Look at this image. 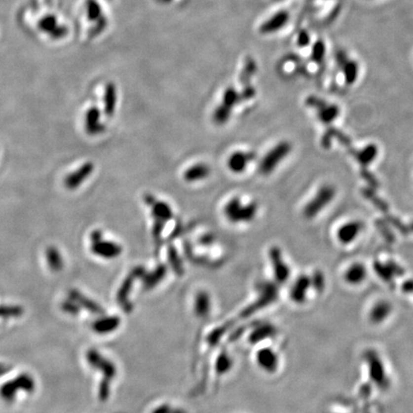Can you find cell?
<instances>
[{"instance_id": "1", "label": "cell", "mask_w": 413, "mask_h": 413, "mask_svg": "<svg viewBox=\"0 0 413 413\" xmlns=\"http://www.w3.org/2000/svg\"><path fill=\"white\" fill-rule=\"evenodd\" d=\"M82 13L87 24V38H101L110 27L108 5L102 0H84Z\"/></svg>"}, {"instance_id": "2", "label": "cell", "mask_w": 413, "mask_h": 413, "mask_svg": "<svg viewBox=\"0 0 413 413\" xmlns=\"http://www.w3.org/2000/svg\"><path fill=\"white\" fill-rule=\"evenodd\" d=\"M36 389V381L34 377L27 373H20L14 379L4 382L0 386V398L7 402L12 403L15 401L18 392L23 391L26 393H33Z\"/></svg>"}, {"instance_id": "3", "label": "cell", "mask_w": 413, "mask_h": 413, "mask_svg": "<svg viewBox=\"0 0 413 413\" xmlns=\"http://www.w3.org/2000/svg\"><path fill=\"white\" fill-rule=\"evenodd\" d=\"M225 214L232 223L250 222L258 213V205L253 202L243 206L239 198L234 197L229 201L225 207Z\"/></svg>"}, {"instance_id": "4", "label": "cell", "mask_w": 413, "mask_h": 413, "mask_svg": "<svg viewBox=\"0 0 413 413\" xmlns=\"http://www.w3.org/2000/svg\"><path fill=\"white\" fill-rule=\"evenodd\" d=\"M336 195V189L334 187L325 185L318 190L316 195L306 205L303 214L306 218L312 219L323 211L328 206Z\"/></svg>"}, {"instance_id": "5", "label": "cell", "mask_w": 413, "mask_h": 413, "mask_svg": "<svg viewBox=\"0 0 413 413\" xmlns=\"http://www.w3.org/2000/svg\"><path fill=\"white\" fill-rule=\"evenodd\" d=\"M292 147L287 142H281L277 144L262 159L260 165V170L263 174H269L275 170V168L289 155Z\"/></svg>"}, {"instance_id": "6", "label": "cell", "mask_w": 413, "mask_h": 413, "mask_svg": "<svg viewBox=\"0 0 413 413\" xmlns=\"http://www.w3.org/2000/svg\"><path fill=\"white\" fill-rule=\"evenodd\" d=\"M94 171V165L91 162H86L81 165L75 171L68 174L64 179V186L66 188L73 190L79 188L81 184L88 179Z\"/></svg>"}, {"instance_id": "7", "label": "cell", "mask_w": 413, "mask_h": 413, "mask_svg": "<svg viewBox=\"0 0 413 413\" xmlns=\"http://www.w3.org/2000/svg\"><path fill=\"white\" fill-rule=\"evenodd\" d=\"M38 27L40 30L47 33L51 38H53V39H62L69 33L68 28L60 24L55 15H49L44 16L39 21Z\"/></svg>"}, {"instance_id": "8", "label": "cell", "mask_w": 413, "mask_h": 413, "mask_svg": "<svg viewBox=\"0 0 413 413\" xmlns=\"http://www.w3.org/2000/svg\"><path fill=\"white\" fill-rule=\"evenodd\" d=\"M92 253L104 259H114L122 254V247L117 243L102 239L91 242Z\"/></svg>"}, {"instance_id": "9", "label": "cell", "mask_w": 413, "mask_h": 413, "mask_svg": "<svg viewBox=\"0 0 413 413\" xmlns=\"http://www.w3.org/2000/svg\"><path fill=\"white\" fill-rule=\"evenodd\" d=\"M145 202L151 207L153 217L157 221H161L166 223L170 220L173 216L172 210L167 203L162 201H157L154 196L150 194H147L145 196Z\"/></svg>"}, {"instance_id": "10", "label": "cell", "mask_w": 413, "mask_h": 413, "mask_svg": "<svg viewBox=\"0 0 413 413\" xmlns=\"http://www.w3.org/2000/svg\"><path fill=\"white\" fill-rule=\"evenodd\" d=\"M362 229L363 225L360 221H349L338 228L337 232L338 239L342 244H350L359 236Z\"/></svg>"}, {"instance_id": "11", "label": "cell", "mask_w": 413, "mask_h": 413, "mask_svg": "<svg viewBox=\"0 0 413 413\" xmlns=\"http://www.w3.org/2000/svg\"><path fill=\"white\" fill-rule=\"evenodd\" d=\"M85 130L89 135H98L106 130L105 124L101 122V111L97 107H92L85 115Z\"/></svg>"}, {"instance_id": "12", "label": "cell", "mask_w": 413, "mask_h": 413, "mask_svg": "<svg viewBox=\"0 0 413 413\" xmlns=\"http://www.w3.org/2000/svg\"><path fill=\"white\" fill-rule=\"evenodd\" d=\"M256 158L254 152L237 151L231 154L228 160V167L234 173L243 172L247 166Z\"/></svg>"}, {"instance_id": "13", "label": "cell", "mask_w": 413, "mask_h": 413, "mask_svg": "<svg viewBox=\"0 0 413 413\" xmlns=\"http://www.w3.org/2000/svg\"><path fill=\"white\" fill-rule=\"evenodd\" d=\"M257 361L261 368L268 372H273L276 369L278 359L275 352L271 350L270 348H264L261 349L258 353Z\"/></svg>"}, {"instance_id": "14", "label": "cell", "mask_w": 413, "mask_h": 413, "mask_svg": "<svg viewBox=\"0 0 413 413\" xmlns=\"http://www.w3.org/2000/svg\"><path fill=\"white\" fill-rule=\"evenodd\" d=\"M87 361L92 367L102 368L108 379L113 378L114 374H116V369L109 362L103 359L95 350H90L87 353Z\"/></svg>"}, {"instance_id": "15", "label": "cell", "mask_w": 413, "mask_h": 413, "mask_svg": "<svg viewBox=\"0 0 413 413\" xmlns=\"http://www.w3.org/2000/svg\"><path fill=\"white\" fill-rule=\"evenodd\" d=\"M117 105V88L113 82H108L105 88L104 96V110L106 115L111 117L116 109Z\"/></svg>"}, {"instance_id": "16", "label": "cell", "mask_w": 413, "mask_h": 413, "mask_svg": "<svg viewBox=\"0 0 413 413\" xmlns=\"http://www.w3.org/2000/svg\"><path fill=\"white\" fill-rule=\"evenodd\" d=\"M367 277V269L361 263H354L345 271L344 278L352 285L361 284Z\"/></svg>"}, {"instance_id": "17", "label": "cell", "mask_w": 413, "mask_h": 413, "mask_svg": "<svg viewBox=\"0 0 413 413\" xmlns=\"http://www.w3.org/2000/svg\"><path fill=\"white\" fill-rule=\"evenodd\" d=\"M46 261L49 269L52 272H61L64 266V261L60 250L55 246H50L45 252Z\"/></svg>"}, {"instance_id": "18", "label": "cell", "mask_w": 413, "mask_h": 413, "mask_svg": "<svg viewBox=\"0 0 413 413\" xmlns=\"http://www.w3.org/2000/svg\"><path fill=\"white\" fill-rule=\"evenodd\" d=\"M211 173V168L205 164H197L188 168L185 174V180L188 182H195L207 178Z\"/></svg>"}, {"instance_id": "19", "label": "cell", "mask_w": 413, "mask_h": 413, "mask_svg": "<svg viewBox=\"0 0 413 413\" xmlns=\"http://www.w3.org/2000/svg\"><path fill=\"white\" fill-rule=\"evenodd\" d=\"M271 258H272L274 270H275V275L277 276V278L280 280H285L288 277L289 270L286 264L283 262V260H281L280 252L277 248H274L271 251Z\"/></svg>"}, {"instance_id": "20", "label": "cell", "mask_w": 413, "mask_h": 413, "mask_svg": "<svg viewBox=\"0 0 413 413\" xmlns=\"http://www.w3.org/2000/svg\"><path fill=\"white\" fill-rule=\"evenodd\" d=\"M339 114V109L335 105H321L318 111V116L323 123H331L336 120Z\"/></svg>"}, {"instance_id": "21", "label": "cell", "mask_w": 413, "mask_h": 413, "mask_svg": "<svg viewBox=\"0 0 413 413\" xmlns=\"http://www.w3.org/2000/svg\"><path fill=\"white\" fill-rule=\"evenodd\" d=\"M120 324L118 318H106L101 321H97L93 324V329L97 333H109L115 330Z\"/></svg>"}, {"instance_id": "22", "label": "cell", "mask_w": 413, "mask_h": 413, "mask_svg": "<svg viewBox=\"0 0 413 413\" xmlns=\"http://www.w3.org/2000/svg\"><path fill=\"white\" fill-rule=\"evenodd\" d=\"M378 156V148L376 145H368L365 149H363L357 155L358 161L364 165H370Z\"/></svg>"}, {"instance_id": "23", "label": "cell", "mask_w": 413, "mask_h": 413, "mask_svg": "<svg viewBox=\"0 0 413 413\" xmlns=\"http://www.w3.org/2000/svg\"><path fill=\"white\" fill-rule=\"evenodd\" d=\"M24 313V309L17 304H1L0 305V319L9 320L20 318Z\"/></svg>"}, {"instance_id": "24", "label": "cell", "mask_w": 413, "mask_h": 413, "mask_svg": "<svg viewBox=\"0 0 413 413\" xmlns=\"http://www.w3.org/2000/svg\"><path fill=\"white\" fill-rule=\"evenodd\" d=\"M210 298L206 293H199L195 300V312L199 317H206L210 311Z\"/></svg>"}, {"instance_id": "25", "label": "cell", "mask_w": 413, "mask_h": 413, "mask_svg": "<svg viewBox=\"0 0 413 413\" xmlns=\"http://www.w3.org/2000/svg\"><path fill=\"white\" fill-rule=\"evenodd\" d=\"M70 299L74 300L77 305H81V307H85L87 310H90L93 312H99V307L96 305L93 301L87 300V298L83 297L78 291L72 290L69 293Z\"/></svg>"}, {"instance_id": "26", "label": "cell", "mask_w": 413, "mask_h": 413, "mask_svg": "<svg viewBox=\"0 0 413 413\" xmlns=\"http://www.w3.org/2000/svg\"><path fill=\"white\" fill-rule=\"evenodd\" d=\"M240 102H242L241 95L236 91L233 87L229 86L224 93L223 96V105L229 108H233L234 106L238 105Z\"/></svg>"}, {"instance_id": "27", "label": "cell", "mask_w": 413, "mask_h": 413, "mask_svg": "<svg viewBox=\"0 0 413 413\" xmlns=\"http://www.w3.org/2000/svg\"><path fill=\"white\" fill-rule=\"evenodd\" d=\"M231 113V108L224 106L223 104L218 106L214 113V121L217 124H224L229 120Z\"/></svg>"}, {"instance_id": "28", "label": "cell", "mask_w": 413, "mask_h": 413, "mask_svg": "<svg viewBox=\"0 0 413 413\" xmlns=\"http://www.w3.org/2000/svg\"><path fill=\"white\" fill-rule=\"evenodd\" d=\"M389 312V306L385 303H379L374 307L371 316H372V320L375 321H381L383 320L384 318L387 317Z\"/></svg>"}, {"instance_id": "29", "label": "cell", "mask_w": 413, "mask_h": 413, "mask_svg": "<svg viewBox=\"0 0 413 413\" xmlns=\"http://www.w3.org/2000/svg\"><path fill=\"white\" fill-rule=\"evenodd\" d=\"M168 257H169V260L170 263L173 267V269L176 272H182V264H181V260L179 259L176 250L173 247H170L168 250Z\"/></svg>"}, {"instance_id": "30", "label": "cell", "mask_w": 413, "mask_h": 413, "mask_svg": "<svg viewBox=\"0 0 413 413\" xmlns=\"http://www.w3.org/2000/svg\"><path fill=\"white\" fill-rule=\"evenodd\" d=\"M61 309L68 314L76 315V313H78V311H79V306L77 305L74 300H72L70 299V300H65V301L62 302Z\"/></svg>"}, {"instance_id": "31", "label": "cell", "mask_w": 413, "mask_h": 413, "mask_svg": "<svg viewBox=\"0 0 413 413\" xmlns=\"http://www.w3.org/2000/svg\"><path fill=\"white\" fill-rule=\"evenodd\" d=\"M216 368H217V371L220 372V373H224V372L228 371L230 368V361L225 354H223L219 357V359L217 361V367Z\"/></svg>"}, {"instance_id": "32", "label": "cell", "mask_w": 413, "mask_h": 413, "mask_svg": "<svg viewBox=\"0 0 413 413\" xmlns=\"http://www.w3.org/2000/svg\"><path fill=\"white\" fill-rule=\"evenodd\" d=\"M164 226H165V223H164V222H161V221H157V220H155V224H154V226H153V233H154V235H155L156 237H157V236H159V235L161 234V232H162V230H163Z\"/></svg>"}, {"instance_id": "33", "label": "cell", "mask_w": 413, "mask_h": 413, "mask_svg": "<svg viewBox=\"0 0 413 413\" xmlns=\"http://www.w3.org/2000/svg\"><path fill=\"white\" fill-rule=\"evenodd\" d=\"M10 371H11V367L3 364V363H0V377L4 376L5 374H7Z\"/></svg>"}, {"instance_id": "34", "label": "cell", "mask_w": 413, "mask_h": 413, "mask_svg": "<svg viewBox=\"0 0 413 413\" xmlns=\"http://www.w3.org/2000/svg\"><path fill=\"white\" fill-rule=\"evenodd\" d=\"M102 1H103V2H105V3H106V4H107L108 6H109V5H110V4L112 3V2H114V0H102Z\"/></svg>"}]
</instances>
